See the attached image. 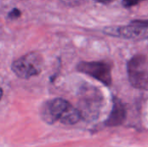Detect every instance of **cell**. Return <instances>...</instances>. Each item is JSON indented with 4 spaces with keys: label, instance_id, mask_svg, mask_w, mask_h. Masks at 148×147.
Segmentation results:
<instances>
[{
    "label": "cell",
    "instance_id": "9",
    "mask_svg": "<svg viewBox=\"0 0 148 147\" xmlns=\"http://www.w3.org/2000/svg\"><path fill=\"white\" fill-rule=\"evenodd\" d=\"M143 1H145V0H122V3L125 7L130 8V7L139 4L140 3H141Z\"/></svg>",
    "mask_w": 148,
    "mask_h": 147
},
{
    "label": "cell",
    "instance_id": "11",
    "mask_svg": "<svg viewBox=\"0 0 148 147\" xmlns=\"http://www.w3.org/2000/svg\"><path fill=\"white\" fill-rule=\"evenodd\" d=\"M95 1L97 2V3H102V4H109V3H113L114 0H95Z\"/></svg>",
    "mask_w": 148,
    "mask_h": 147
},
{
    "label": "cell",
    "instance_id": "12",
    "mask_svg": "<svg viewBox=\"0 0 148 147\" xmlns=\"http://www.w3.org/2000/svg\"><path fill=\"white\" fill-rule=\"evenodd\" d=\"M2 96H3V89L0 88V100L2 99Z\"/></svg>",
    "mask_w": 148,
    "mask_h": 147
},
{
    "label": "cell",
    "instance_id": "3",
    "mask_svg": "<svg viewBox=\"0 0 148 147\" xmlns=\"http://www.w3.org/2000/svg\"><path fill=\"white\" fill-rule=\"evenodd\" d=\"M44 61L38 52H29L15 60L11 65L13 73L22 79L36 76L42 71Z\"/></svg>",
    "mask_w": 148,
    "mask_h": 147
},
{
    "label": "cell",
    "instance_id": "10",
    "mask_svg": "<svg viewBox=\"0 0 148 147\" xmlns=\"http://www.w3.org/2000/svg\"><path fill=\"white\" fill-rule=\"evenodd\" d=\"M20 15H21V12H20V10H17V9H13V10L9 13V16H10V18H12V19L20 16Z\"/></svg>",
    "mask_w": 148,
    "mask_h": 147
},
{
    "label": "cell",
    "instance_id": "2",
    "mask_svg": "<svg viewBox=\"0 0 148 147\" xmlns=\"http://www.w3.org/2000/svg\"><path fill=\"white\" fill-rule=\"evenodd\" d=\"M103 104L101 92L93 86L83 87L80 93L79 112L82 118L93 120L98 118Z\"/></svg>",
    "mask_w": 148,
    "mask_h": 147
},
{
    "label": "cell",
    "instance_id": "1",
    "mask_svg": "<svg viewBox=\"0 0 148 147\" xmlns=\"http://www.w3.org/2000/svg\"><path fill=\"white\" fill-rule=\"evenodd\" d=\"M42 117L49 124L60 121L65 125H74L82 119L78 108L62 98L47 101L42 109Z\"/></svg>",
    "mask_w": 148,
    "mask_h": 147
},
{
    "label": "cell",
    "instance_id": "5",
    "mask_svg": "<svg viewBox=\"0 0 148 147\" xmlns=\"http://www.w3.org/2000/svg\"><path fill=\"white\" fill-rule=\"evenodd\" d=\"M128 80L137 89H148V61L144 55H134L127 64Z\"/></svg>",
    "mask_w": 148,
    "mask_h": 147
},
{
    "label": "cell",
    "instance_id": "8",
    "mask_svg": "<svg viewBox=\"0 0 148 147\" xmlns=\"http://www.w3.org/2000/svg\"><path fill=\"white\" fill-rule=\"evenodd\" d=\"M63 4L69 7H75L83 3L84 0H60Z\"/></svg>",
    "mask_w": 148,
    "mask_h": 147
},
{
    "label": "cell",
    "instance_id": "7",
    "mask_svg": "<svg viewBox=\"0 0 148 147\" xmlns=\"http://www.w3.org/2000/svg\"><path fill=\"white\" fill-rule=\"evenodd\" d=\"M127 118V109L122 101L117 97L113 98V106L110 114L106 120L108 126H118L124 123Z\"/></svg>",
    "mask_w": 148,
    "mask_h": 147
},
{
    "label": "cell",
    "instance_id": "4",
    "mask_svg": "<svg viewBox=\"0 0 148 147\" xmlns=\"http://www.w3.org/2000/svg\"><path fill=\"white\" fill-rule=\"evenodd\" d=\"M107 35L133 41L148 39V20H133L127 25L111 26L104 29Z\"/></svg>",
    "mask_w": 148,
    "mask_h": 147
},
{
    "label": "cell",
    "instance_id": "6",
    "mask_svg": "<svg viewBox=\"0 0 148 147\" xmlns=\"http://www.w3.org/2000/svg\"><path fill=\"white\" fill-rule=\"evenodd\" d=\"M77 70L93 77L105 86L112 84L111 66L103 62H82L77 65Z\"/></svg>",
    "mask_w": 148,
    "mask_h": 147
}]
</instances>
